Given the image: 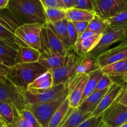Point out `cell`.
<instances>
[{
	"label": "cell",
	"mask_w": 127,
	"mask_h": 127,
	"mask_svg": "<svg viewBox=\"0 0 127 127\" xmlns=\"http://www.w3.org/2000/svg\"><path fill=\"white\" fill-rule=\"evenodd\" d=\"M70 54V53L68 52L67 55L62 56L41 53L38 63L47 70H52L64 65L69 58Z\"/></svg>",
	"instance_id": "obj_17"
},
{
	"label": "cell",
	"mask_w": 127,
	"mask_h": 127,
	"mask_svg": "<svg viewBox=\"0 0 127 127\" xmlns=\"http://www.w3.org/2000/svg\"><path fill=\"white\" fill-rule=\"evenodd\" d=\"M73 7L93 12L92 0H73Z\"/></svg>",
	"instance_id": "obj_35"
},
{
	"label": "cell",
	"mask_w": 127,
	"mask_h": 127,
	"mask_svg": "<svg viewBox=\"0 0 127 127\" xmlns=\"http://www.w3.org/2000/svg\"><path fill=\"white\" fill-rule=\"evenodd\" d=\"M122 80L123 81V82L126 83V84H127V75L124 76L122 77Z\"/></svg>",
	"instance_id": "obj_47"
},
{
	"label": "cell",
	"mask_w": 127,
	"mask_h": 127,
	"mask_svg": "<svg viewBox=\"0 0 127 127\" xmlns=\"http://www.w3.org/2000/svg\"><path fill=\"white\" fill-rule=\"evenodd\" d=\"M68 94V83L53 86L47 89H27L24 95L27 104L47 102Z\"/></svg>",
	"instance_id": "obj_7"
},
{
	"label": "cell",
	"mask_w": 127,
	"mask_h": 127,
	"mask_svg": "<svg viewBox=\"0 0 127 127\" xmlns=\"http://www.w3.org/2000/svg\"><path fill=\"white\" fill-rule=\"evenodd\" d=\"M7 68L8 66L2 64L1 62H0V79H4L7 78Z\"/></svg>",
	"instance_id": "obj_42"
},
{
	"label": "cell",
	"mask_w": 127,
	"mask_h": 127,
	"mask_svg": "<svg viewBox=\"0 0 127 127\" xmlns=\"http://www.w3.org/2000/svg\"><path fill=\"white\" fill-rule=\"evenodd\" d=\"M103 124L102 115L99 117H90L77 127H101Z\"/></svg>",
	"instance_id": "obj_33"
},
{
	"label": "cell",
	"mask_w": 127,
	"mask_h": 127,
	"mask_svg": "<svg viewBox=\"0 0 127 127\" xmlns=\"http://www.w3.org/2000/svg\"><path fill=\"white\" fill-rule=\"evenodd\" d=\"M44 8L49 7H59L56 0H40Z\"/></svg>",
	"instance_id": "obj_41"
},
{
	"label": "cell",
	"mask_w": 127,
	"mask_h": 127,
	"mask_svg": "<svg viewBox=\"0 0 127 127\" xmlns=\"http://www.w3.org/2000/svg\"><path fill=\"white\" fill-rule=\"evenodd\" d=\"M22 24L7 8L0 11V41L17 50L19 45L15 31Z\"/></svg>",
	"instance_id": "obj_6"
},
{
	"label": "cell",
	"mask_w": 127,
	"mask_h": 127,
	"mask_svg": "<svg viewBox=\"0 0 127 127\" xmlns=\"http://www.w3.org/2000/svg\"><path fill=\"white\" fill-rule=\"evenodd\" d=\"M7 127H32V125L30 124H29L26 120L22 119L21 116H20L19 114V111L17 112L15 116L14 120L13 123L11 125L7 126Z\"/></svg>",
	"instance_id": "obj_38"
},
{
	"label": "cell",
	"mask_w": 127,
	"mask_h": 127,
	"mask_svg": "<svg viewBox=\"0 0 127 127\" xmlns=\"http://www.w3.org/2000/svg\"><path fill=\"white\" fill-rule=\"evenodd\" d=\"M103 74L104 73H103L102 68H96L94 70L88 73V79L87 80V83H86L85 86L80 104H82L90 95H91L92 93L95 91L97 84L102 77V76L103 75Z\"/></svg>",
	"instance_id": "obj_22"
},
{
	"label": "cell",
	"mask_w": 127,
	"mask_h": 127,
	"mask_svg": "<svg viewBox=\"0 0 127 127\" xmlns=\"http://www.w3.org/2000/svg\"><path fill=\"white\" fill-rule=\"evenodd\" d=\"M42 26L40 24H26L17 27L15 31L17 45L27 46L39 51Z\"/></svg>",
	"instance_id": "obj_8"
},
{
	"label": "cell",
	"mask_w": 127,
	"mask_h": 127,
	"mask_svg": "<svg viewBox=\"0 0 127 127\" xmlns=\"http://www.w3.org/2000/svg\"><path fill=\"white\" fill-rule=\"evenodd\" d=\"M46 23H55L66 19V10L59 7L44 8Z\"/></svg>",
	"instance_id": "obj_30"
},
{
	"label": "cell",
	"mask_w": 127,
	"mask_h": 127,
	"mask_svg": "<svg viewBox=\"0 0 127 127\" xmlns=\"http://www.w3.org/2000/svg\"><path fill=\"white\" fill-rule=\"evenodd\" d=\"M109 22L110 26L127 24V7L109 18H105Z\"/></svg>",
	"instance_id": "obj_32"
},
{
	"label": "cell",
	"mask_w": 127,
	"mask_h": 127,
	"mask_svg": "<svg viewBox=\"0 0 127 127\" xmlns=\"http://www.w3.org/2000/svg\"><path fill=\"white\" fill-rule=\"evenodd\" d=\"M41 52L29 47L19 45L16 57V63H30L38 62Z\"/></svg>",
	"instance_id": "obj_21"
},
{
	"label": "cell",
	"mask_w": 127,
	"mask_h": 127,
	"mask_svg": "<svg viewBox=\"0 0 127 127\" xmlns=\"http://www.w3.org/2000/svg\"><path fill=\"white\" fill-rule=\"evenodd\" d=\"M103 73L113 77H123L127 71V59L116 62L102 68Z\"/></svg>",
	"instance_id": "obj_26"
},
{
	"label": "cell",
	"mask_w": 127,
	"mask_h": 127,
	"mask_svg": "<svg viewBox=\"0 0 127 127\" xmlns=\"http://www.w3.org/2000/svg\"><path fill=\"white\" fill-rule=\"evenodd\" d=\"M82 56L70 53L67 63L62 66L50 70L53 80V86L64 84L75 76V69Z\"/></svg>",
	"instance_id": "obj_13"
},
{
	"label": "cell",
	"mask_w": 127,
	"mask_h": 127,
	"mask_svg": "<svg viewBox=\"0 0 127 127\" xmlns=\"http://www.w3.org/2000/svg\"><path fill=\"white\" fill-rule=\"evenodd\" d=\"M67 20L66 19L55 23H46L50 29L55 33L59 39L63 43L65 48L68 51L73 49L70 42L67 29Z\"/></svg>",
	"instance_id": "obj_18"
},
{
	"label": "cell",
	"mask_w": 127,
	"mask_h": 127,
	"mask_svg": "<svg viewBox=\"0 0 127 127\" xmlns=\"http://www.w3.org/2000/svg\"><path fill=\"white\" fill-rule=\"evenodd\" d=\"M123 42H124V43H127V38H126V39L124 41H123Z\"/></svg>",
	"instance_id": "obj_50"
},
{
	"label": "cell",
	"mask_w": 127,
	"mask_h": 127,
	"mask_svg": "<svg viewBox=\"0 0 127 127\" xmlns=\"http://www.w3.org/2000/svg\"><path fill=\"white\" fill-rule=\"evenodd\" d=\"M120 127H127V123H126V124H123V125H122V126H120Z\"/></svg>",
	"instance_id": "obj_49"
},
{
	"label": "cell",
	"mask_w": 127,
	"mask_h": 127,
	"mask_svg": "<svg viewBox=\"0 0 127 127\" xmlns=\"http://www.w3.org/2000/svg\"><path fill=\"white\" fill-rule=\"evenodd\" d=\"M70 109L69 102L67 97L61 105V106L55 112L51 119L49 127H58L64 119L65 116Z\"/></svg>",
	"instance_id": "obj_29"
},
{
	"label": "cell",
	"mask_w": 127,
	"mask_h": 127,
	"mask_svg": "<svg viewBox=\"0 0 127 127\" xmlns=\"http://www.w3.org/2000/svg\"><path fill=\"white\" fill-rule=\"evenodd\" d=\"M127 59V43L122 42L112 49L107 50L95 58L96 65L103 68L109 64Z\"/></svg>",
	"instance_id": "obj_14"
},
{
	"label": "cell",
	"mask_w": 127,
	"mask_h": 127,
	"mask_svg": "<svg viewBox=\"0 0 127 127\" xmlns=\"http://www.w3.org/2000/svg\"><path fill=\"white\" fill-rule=\"evenodd\" d=\"M91 117V114H82L78 109L70 107L61 124L58 127H77Z\"/></svg>",
	"instance_id": "obj_20"
},
{
	"label": "cell",
	"mask_w": 127,
	"mask_h": 127,
	"mask_svg": "<svg viewBox=\"0 0 127 127\" xmlns=\"http://www.w3.org/2000/svg\"><path fill=\"white\" fill-rule=\"evenodd\" d=\"M17 111L19 110L12 105L0 101V117L6 126L13 123Z\"/></svg>",
	"instance_id": "obj_28"
},
{
	"label": "cell",
	"mask_w": 127,
	"mask_h": 127,
	"mask_svg": "<svg viewBox=\"0 0 127 127\" xmlns=\"http://www.w3.org/2000/svg\"><path fill=\"white\" fill-rule=\"evenodd\" d=\"M0 127H7L6 125H2V126H0Z\"/></svg>",
	"instance_id": "obj_52"
},
{
	"label": "cell",
	"mask_w": 127,
	"mask_h": 127,
	"mask_svg": "<svg viewBox=\"0 0 127 127\" xmlns=\"http://www.w3.org/2000/svg\"><path fill=\"white\" fill-rule=\"evenodd\" d=\"M95 63V58L90 57L88 54L81 57L75 69V75H82L88 74L97 68Z\"/></svg>",
	"instance_id": "obj_25"
},
{
	"label": "cell",
	"mask_w": 127,
	"mask_h": 127,
	"mask_svg": "<svg viewBox=\"0 0 127 127\" xmlns=\"http://www.w3.org/2000/svg\"><path fill=\"white\" fill-rule=\"evenodd\" d=\"M53 86V80L50 70L39 76L31 84L29 85L27 89H47Z\"/></svg>",
	"instance_id": "obj_27"
},
{
	"label": "cell",
	"mask_w": 127,
	"mask_h": 127,
	"mask_svg": "<svg viewBox=\"0 0 127 127\" xmlns=\"http://www.w3.org/2000/svg\"><path fill=\"white\" fill-rule=\"evenodd\" d=\"M127 38V24L109 26L102 33L100 41L95 47L88 55L96 58L107 51L113 43L124 41Z\"/></svg>",
	"instance_id": "obj_3"
},
{
	"label": "cell",
	"mask_w": 127,
	"mask_h": 127,
	"mask_svg": "<svg viewBox=\"0 0 127 127\" xmlns=\"http://www.w3.org/2000/svg\"><path fill=\"white\" fill-rule=\"evenodd\" d=\"M125 75H127V72H126L125 74Z\"/></svg>",
	"instance_id": "obj_53"
},
{
	"label": "cell",
	"mask_w": 127,
	"mask_h": 127,
	"mask_svg": "<svg viewBox=\"0 0 127 127\" xmlns=\"http://www.w3.org/2000/svg\"><path fill=\"white\" fill-rule=\"evenodd\" d=\"M93 12L102 18H109L127 7L125 0H94Z\"/></svg>",
	"instance_id": "obj_12"
},
{
	"label": "cell",
	"mask_w": 127,
	"mask_h": 127,
	"mask_svg": "<svg viewBox=\"0 0 127 127\" xmlns=\"http://www.w3.org/2000/svg\"><path fill=\"white\" fill-rule=\"evenodd\" d=\"M117 101L120 104H123L125 106L127 107V87L126 86L125 88L123 91L122 94L120 95L118 99H117Z\"/></svg>",
	"instance_id": "obj_40"
},
{
	"label": "cell",
	"mask_w": 127,
	"mask_h": 127,
	"mask_svg": "<svg viewBox=\"0 0 127 127\" xmlns=\"http://www.w3.org/2000/svg\"><path fill=\"white\" fill-rule=\"evenodd\" d=\"M97 34V33H94V32H92L91 31H85L84 32H83L82 34H81L78 38H86V37H88L89 36Z\"/></svg>",
	"instance_id": "obj_44"
},
{
	"label": "cell",
	"mask_w": 127,
	"mask_h": 127,
	"mask_svg": "<svg viewBox=\"0 0 127 127\" xmlns=\"http://www.w3.org/2000/svg\"><path fill=\"white\" fill-rule=\"evenodd\" d=\"M56 1L57 2V4H58L59 8H62V9H65L64 5L63 2H62V0H56Z\"/></svg>",
	"instance_id": "obj_46"
},
{
	"label": "cell",
	"mask_w": 127,
	"mask_h": 127,
	"mask_svg": "<svg viewBox=\"0 0 127 127\" xmlns=\"http://www.w3.org/2000/svg\"><path fill=\"white\" fill-rule=\"evenodd\" d=\"M67 95L68 94L56 100L47 102L27 104L25 109L31 112L41 127H49L50 122L55 112L65 100Z\"/></svg>",
	"instance_id": "obj_5"
},
{
	"label": "cell",
	"mask_w": 127,
	"mask_h": 127,
	"mask_svg": "<svg viewBox=\"0 0 127 127\" xmlns=\"http://www.w3.org/2000/svg\"><path fill=\"white\" fill-rule=\"evenodd\" d=\"M6 8L22 24L46 23L44 8L40 0H9Z\"/></svg>",
	"instance_id": "obj_1"
},
{
	"label": "cell",
	"mask_w": 127,
	"mask_h": 127,
	"mask_svg": "<svg viewBox=\"0 0 127 127\" xmlns=\"http://www.w3.org/2000/svg\"><path fill=\"white\" fill-rule=\"evenodd\" d=\"M16 54L17 50L0 41V62L7 66H12L16 63Z\"/></svg>",
	"instance_id": "obj_24"
},
{
	"label": "cell",
	"mask_w": 127,
	"mask_h": 127,
	"mask_svg": "<svg viewBox=\"0 0 127 127\" xmlns=\"http://www.w3.org/2000/svg\"></svg>",
	"instance_id": "obj_55"
},
{
	"label": "cell",
	"mask_w": 127,
	"mask_h": 127,
	"mask_svg": "<svg viewBox=\"0 0 127 127\" xmlns=\"http://www.w3.org/2000/svg\"><path fill=\"white\" fill-rule=\"evenodd\" d=\"M95 16V14L92 11L70 8L66 9V19L71 22H90Z\"/></svg>",
	"instance_id": "obj_23"
},
{
	"label": "cell",
	"mask_w": 127,
	"mask_h": 127,
	"mask_svg": "<svg viewBox=\"0 0 127 127\" xmlns=\"http://www.w3.org/2000/svg\"><path fill=\"white\" fill-rule=\"evenodd\" d=\"M9 0H0V11L4 9L7 7Z\"/></svg>",
	"instance_id": "obj_45"
},
{
	"label": "cell",
	"mask_w": 127,
	"mask_h": 127,
	"mask_svg": "<svg viewBox=\"0 0 127 127\" xmlns=\"http://www.w3.org/2000/svg\"><path fill=\"white\" fill-rule=\"evenodd\" d=\"M40 44L41 53L65 56L69 52L46 24H44L41 29Z\"/></svg>",
	"instance_id": "obj_9"
},
{
	"label": "cell",
	"mask_w": 127,
	"mask_h": 127,
	"mask_svg": "<svg viewBox=\"0 0 127 127\" xmlns=\"http://www.w3.org/2000/svg\"><path fill=\"white\" fill-rule=\"evenodd\" d=\"M108 89L109 88L95 91L91 95H90L82 104H80V105L77 108L78 110L82 114H92L105 94L108 91Z\"/></svg>",
	"instance_id": "obj_19"
},
{
	"label": "cell",
	"mask_w": 127,
	"mask_h": 127,
	"mask_svg": "<svg viewBox=\"0 0 127 127\" xmlns=\"http://www.w3.org/2000/svg\"><path fill=\"white\" fill-rule=\"evenodd\" d=\"M113 83H114V81L112 80V79L109 76H108L107 74H103V75L102 76V77L99 80L98 84H97L95 91L110 88L112 86V84H113Z\"/></svg>",
	"instance_id": "obj_36"
},
{
	"label": "cell",
	"mask_w": 127,
	"mask_h": 127,
	"mask_svg": "<svg viewBox=\"0 0 127 127\" xmlns=\"http://www.w3.org/2000/svg\"><path fill=\"white\" fill-rule=\"evenodd\" d=\"M67 29H68V37H69L70 45L72 48H73L76 42H77V39H78V34H77V31L75 29L73 23L69 22V21L67 22Z\"/></svg>",
	"instance_id": "obj_37"
},
{
	"label": "cell",
	"mask_w": 127,
	"mask_h": 127,
	"mask_svg": "<svg viewBox=\"0 0 127 127\" xmlns=\"http://www.w3.org/2000/svg\"><path fill=\"white\" fill-rule=\"evenodd\" d=\"M24 92L8 78L0 79V101L12 105L19 111L24 109L27 104Z\"/></svg>",
	"instance_id": "obj_4"
},
{
	"label": "cell",
	"mask_w": 127,
	"mask_h": 127,
	"mask_svg": "<svg viewBox=\"0 0 127 127\" xmlns=\"http://www.w3.org/2000/svg\"><path fill=\"white\" fill-rule=\"evenodd\" d=\"M93 1H94V0H92V1H93Z\"/></svg>",
	"instance_id": "obj_54"
},
{
	"label": "cell",
	"mask_w": 127,
	"mask_h": 127,
	"mask_svg": "<svg viewBox=\"0 0 127 127\" xmlns=\"http://www.w3.org/2000/svg\"><path fill=\"white\" fill-rule=\"evenodd\" d=\"M109 26V22L107 19L102 18L95 15L93 19L88 23L86 31L102 34Z\"/></svg>",
	"instance_id": "obj_31"
},
{
	"label": "cell",
	"mask_w": 127,
	"mask_h": 127,
	"mask_svg": "<svg viewBox=\"0 0 127 127\" xmlns=\"http://www.w3.org/2000/svg\"><path fill=\"white\" fill-rule=\"evenodd\" d=\"M47 69L38 62L18 63L7 68V78L17 86L27 90L29 85Z\"/></svg>",
	"instance_id": "obj_2"
},
{
	"label": "cell",
	"mask_w": 127,
	"mask_h": 127,
	"mask_svg": "<svg viewBox=\"0 0 127 127\" xmlns=\"http://www.w3.org/2000/svg\"><path fill=\"white\" fill-rule=\"evenodd\" d=\"M126 86L127 84L123 85L120 83H113L112 86L108 89V91L103 97L94 111L92 113L91 117H99L102 115L103 112L117 100L125 89Z\"/></svg>",
	"instance_id": "obj_15"
},
{
	"label": "cell",
	"mask_w": 127,
	"mask_h": 127,
	"mask_svg": "<svg viewBox=\"0 0 127 127\" xmlns=\"http://www.w3.org/2000/svg\"><path fill=\"white\" fill-rule=\"evenodd\" d=\"M101 127H108L107 126V125H105V124H103V125H102V126Z\"/></svg>",
	"instance_id": "obj_51"
},
{
	"label": "cell",
	"mask_w": 127,
	"mask_h": 127,
	"mask_svg": "<svg viewBox=\"0 0 127 127\" xmlns=\"http://www.w3.org/2000/svg\"><path fill=\"white\" fill-rule=\"evenodd\" d=\"M65 9L73 8V0H62Z\"/></svg>",
	"instance_id": "obj_43"
},
{
	"label": "cell",
	"mask_w": 127,
	"mask_h": 127,
	"mask_svg": "<svg viewBox=\"0 0 127 127\" xmlns=\"http://www.w3.org/2000/svg\"><path fill=\"white\" fill-rule=\"evenodd\" d=\"M102 121L108 127H120L127 123V107L116 100L102 114Z\"/></svg>",
	"instance_id": "obj_10"
},
{
	"label": "cell",
	"mask_w": 127,
	"mask_h": 127,
	"mask_svg": "<svg viewBox=\"0 0 127 127\" xmlns=\"http://www.w3.org/2000/svg\"><path fill=\"white\" fill-rule=\"evenodd\" d=\"M19 114L22 119H24L29 124H31L32 127H42L36 120L33 114L31 113V112H30L27 109H24L21 111H19Z\"/></svg>",
	"instance_id": "obj_34"
},
{
	"label": "cell",
	"mask_w": 127,
	"mask_h": 127,
	"mask_svg": "<svg viewBox=\"0 0 127 127\" xmlns=\"http://www.w3.org/2000/svg\"><path fill=\"white\" fill-rule=\"evenodd\" d=\"M88 79V74L75 75L69 79L68 83L67 99L70 107L77 109L80 104L85 86Z\"/></svg>",
	"instance_id": "obj_11"
},
{
	"label": "cell",
	"mask_w": 127,
	"mask_h": 127,
	"mask_svg": "<svg viewBox=\"0 0 127 127\" xmlns=\"http://www.w3.org/2000/svg\"><path fill=\"white\" fill-rule=\"evenodd\" d=\"M72 23H73L75 29L76 31H77L78 37L87 30V26H88L89 22L80 21V22H72Z\"/></svg>",
	"instance_id": "obj_39"
},
{
	"label": "cell",
	"mask_w": 127,
	"mask_h": 127,
	"mask_svg": "<svg viewBox=\"0 0 127 127\" xmlns=\"http://www.w3.org/2000/svg\"><path fill=\"white\" fill-rule=\"evenodd\" d=\"M101 33H97L83 38H78L73 49L78 56L88 54L98 44L101 37Z\"/></svg>",
	"instance_id": "obj_16"
},
{
	"label": "cell",
	"mask_w": 127,
	"mask_h": 127,
	"mask_svg": "<svg viewBox=\"0 0 127 127\" xmlns=\"http://www.w3.org/2000/svg\"><path fill=\"white\" fill-rule=\"evenodd\" d=\"M2 125H5L3 120H2V119H1V118L0 117V126H2Z\"/></svg>",
	"instance_id": "obj_48"
}]
</instances>
